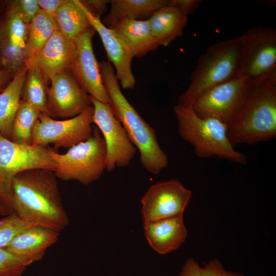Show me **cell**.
<instances>
[{
    "mask_svg": "<svg viewBox=\"0 0 276 276\" xmlns=\"http://www.w3.org/2000/svg\"><path fill=\"white\" fill-rule=\"evenodd\" d=\"M27 74L21 100L41 113L49 116L47 107V85L40 71L33 66H26Z\"/></svg>",
    "mask_w": 276,
    "mask_h": 276,
    "instance_id": "27",
    "label": "cell"
},
{
    "mask_svg": "<svg viewBox=\"0 0 276 276\" xmlns=\"http://www.w3.org/2000/svg\"><path fill=\"white\" fill-rule=\"evenodd\" d=\"M58 29L55 18L40 10L29 25L24 50V64L38 54Z\"/></svg>",
    "mask_w": 276,
    "mask_h": 276,
    "instance_id": "25",
    "label": "cell"
},
{
    "mask_svg": "<svg viewBox=\"0 0 276 276\" xmlns=\"http://www.w3.org/2000/svg\"><path fill=\"white\" fill-rule=\"evenodd\" d=\"M249 86L241 74L210 89L191 106L199 117L216 118L227 125L240 108Z\"/></svg>",
    "mask_w": 276,
    "mask_h": 276,
    "instance_id": "11",
    "label": "cell"
},
{
    "mask_svg": "<svg viewBox=\"0 0 276 276\" xmlns=\"http://www.w3.org/2000/svg\"><path fill=\"white\" fill-rule=\"evenodd\" d=\"M28 265L6 248H0V276H22Z\"/></svg>",
    "mask_w": 276,
    "mask_h": 276,
    "instance_id": "29",
    "label": "cell"
},
{
    "mask_svg": "<svg viewBox=\"0 0 276 276\" xmlns=\"http://www.w3.org/2000/svg\"><path fill=\"white\" fill-rule=\"evenodd\" d=\"M201 268L198 263L190 258L183 266L179 276H201Z\"/></svg>",
    "mask_w": 276,
    "mask_h": 276,
    "instance_id": "35",
    "label": "cell"
},
{
    "mask_svg": "<svg viewBox=\"0 0 276 276\" xmlns=\"http://www.w3.org/2000/svg\"><path fill=\"white\" fill-rule=\"evenodd\" d=\"M91 97L94 107L93 123L104 139L106 148V170L128 166L137 152L120 122L114 116L110 104Z\"/></svg>",
    "mask_w": 276,
    "mask_h": 276,
    "instance_id": "10",
    "label": "cell"
},
{
    "mask_svg": "<svg viewBox=\"0 0 276 276\" xmlns=\"http://www.w3.org/2000/svg\"><path fill=\"white\" fill-rule=\"evenodd\" d=\"M168 0H110V10L102 22L112 29L124 20L148 19L159 9L166 6Z\"/></svg>",
    "mask_w": 276,
    "mask_h": 276,
    "instance_id": "21",
    "label": "cell"
},
{
    "mask_svg": "<svg viewBox=\"0 0 276 276\" xmlns=\"http://www.w3.org/2000/svg\"><path fill=\"white\" fill-rule=\"evenodd\" d=\"M144 226L145 236L150 245L161 255L178 248L187 236L183 214L150 222Z\"/></svg>",
    "mask_w": 276,
    "mask_h": 276,
    "instance_id": "19",
    "label": "cell"
},
{
    "mask_svg": "<svg viewBox=\"0 0 276 276\" xmlns=\"http://www.w3.org/2000/svg\"><path fill=\"white\" fill-rule=\"evenodd\" d=\"M11 213L10 211L6 208L4 205L0 203V215L4 216H6Z\"/></svg>",
    "mask_w": 276,
    "mask_h": 276,
    "instance_id": "37",
    "label": "cell"
},
{
    "mask_svg": "<svg viewBox=\"0 0 276 276\" xmlns=\"http://www.w3.org/2000/svg\"><path fill=\"white\" fill-rule=\"evenodd\" d=\"M27 71L28 68L24 64L0 93V134L8 139L21 100Z\"/></svg>",
    "mask_w": 276,
    "mask_h": 276,
    "instance_id": "23",
    "label": "cell"
},
{
    "mask_svg": "<svg viewBox=\"0 0 276 276\" xmlns=\"http://www.w3.org/2000/svg\"><path fill=\"white\" fill-rule=\"evenodd\" d=\"M192 195L191 191L177 179L152 185L141 200L144 224L183 214Z\"/></svg>",
    "mask_w": 276,
    "mask_h": 276,
    "instance_id": "13",
    "label": "cell"
},
{
    "mask_svg": "<svg viewBox=\"0 0 276 276\" xmlns=\"http://www.w3.org/2000/svg\"><path fill=\"white\" fill-rule=\"evenodd\" d=\"M5 4L6 9L15 13L29 25L41 10L38 0H12Z\"/></svg>",
    "mask_w": 276,
    "mask_h": 276,
    "instance_id": "30",
    "label": "cell"
},
{
    "mask_svg": "<svg viewBox=\"0 0 276 276\" xmlns=\"http://www.w3.org/2000/svg\"><path fill=\"white\" fill-rule=\"evenodd\" d=\"M14 76V74L6 68L0 69V93L8 85Z\"/></svg>",
    "mask_w": 276,
    "mask_h": 276,
    "instance_id": "36",
    "label": "cell"
},
{
    "mask_svg": "<svg viewBox=\"0 0 276 276\" xmlns=\"http://www.w3.org/2000/svg\"><path fill=\"white\" fill-rule=\"evenodd\" d=\"M179 134L192 145L200 158L212 156L244 165L245 155L234 149L227 134V125L214 118L198 116L191 106L177 104L174 108Z\"/></svg>",
    "mask_w": 276,
    "mask_h": 276,
    "instance_id": "5",
    "label": "cell"
},
{
    "mask_svg": "<svg viewBox=\"0 0 276 276\" xmlns=\"http://www.w3.org/2000/svg\"><path fill=\"white\" fill-rule=\"evenodd\" d=\"M84 7L91 26L98 33L107 57L114 65L117 78L122 87L134 88L135 79L131 70L133 57L113 30L106 27L100 18L93 15Z\"/></svg>",
    "mask_w": 276,
    "mask_h": 276,
    "instance_id": "16",
    "label": "cell"
},
{
    "mask_svg": "<svg viewBox=\"0 0 276 276\" xmlns=\"http://www.w3.org/2000/svg\"><path fill=\"white\" fill-rule=\"evenodd\" d=\"M202 3L201 0H168L167 6L172 7L188 17Z\"/></svg>",
    "mask_w": 276,
    "mask_h": 276,
    "instance_id": "32",
    "label": "cell"
},
{
    "mask_svg": "<svg viewBox=\"0 0 276 276\" xmlns=\"http://www.w3.org/2000/svg\"><path fill=\"white\" fill-rule=\"evenodd\" d=\"M56 164L54 171L62 180H76L87 185L98 179L106 166V148L99 129L93 128L91 136L60 154L52 150Z\"/></svg>",
    "mask_w": 276,
    "mask_h": 276,
    "instance_id": "6",
    "label": "cell"
},
{
    "mask_svg": "<svg viewBox=\"0 0 276 276\" xmlns=\"http://www.w3.org/2000/svg\"><path fill=\"white\" fill-rule=\"evenodd\" d=\"M54 18L58 30L71 41L91 27L81 0H67Z\"/></svg>",
    "mask_w": 276,
    "mask_h": 276,
    "instance_id": "24",
    "label": "cell"
},
{
    "mask_svg": "<svg viewBox=\"0 0 276 276\" xmlns=\"http://www.w3.org/2000/svg\"><path fill=\"white\" fill-rule=\"evenodd\" d=\"M29 25L18 15L8 9L0 20V56L4 68L14 75L24 64Z\"/></svg>",
    "mask_w": 276,
    "mask_h": 276,
    "instance_id": "15",
    "label": "cell"
},
{
    "mask_svg": "<svg viewBox=\"0 0 276 276\" xmlns=\"http://www.w3.org/2000/svg\"><path fill=\"white\" fill-rule=\"evenodd\" d=\"M4 62L2 58L0 56V69L4 68Z\"/></svg>",
    "mask_w": 276,
    "mask_h": 276,
    "instance_id": "38",
    "label": "cell"
},
{
    "mask_svg": "<svg viewBox=\"0 0 276 276\" xmlns=\"http://www.w3.org/2000/svg\"><path fill=\"white\" fill-rule=\"evenodd\" d=\"M201 276H244L239 272H234L226 270L221 263L216 259L205 264L204 267H201Z\"/></svg>",
    "mask_w": 276,
    "mask_h": 276,
    "instance_id": "31",
    "label": "cell"
},
{
    "mask_svg": "<svg viewBox=\"0 0 276 276\" xmlns=\"http://www.w3.org/2000/svg\"><path fill=\"white\" fill-rule=\"evenodd\" d=\"M94 107L91 105L79 115L56 120L41 113L33 129L32 145L70 148L89 138L93 133Z\"/></svg>",
    "mask_w": 276,
    "mask_h": 276,
    "instance_id": "9",
    "label": "cell"
},
{
    "mask_svg": "<svg viewBox=\"0 0 276 276\" xmlns=\"http://www.w3.org/2000/svg\"><path fill=\"white\" fill-rule=\"evenodd\" d=\"M13 213L22 220L61 232L69 224L57 177L47 169H28L18 173L11 184Z\"/></svg>",
    "mask_w": 276,
    "mask_h": 276,
    "instance_id": "1",
    "label": "cell"
},
{
    "mask_svg": "<svg viewBox=\"0 0 276 276\" xmlns=\"http://www.w3.org/2000/svg\"><path fill=\"white\" fill-rule=\"evenodd\" d=\"M87 10L94 16L100 18L105 12L109 0H81Z\"/></svg>",
    "mask_w": 276,
    "mask_h": 276,
    "instance_id": "33",
    "label": "cell"
},
{
    "mask_svg": "<svg viewBox=\"0 0 276 276\" xmlns=\"http://www.w3.org/2000/svg\"><path fill=\"white\" fill-rule=\"evenodd\" d=\"M243 51L241 75L249 84L276 75V31L258 26L239 36Z\"/></svg>",
    "mask_w": 276,
    "mask_h": 276,
    "instance_id": "8",
    "label": "cell"
},
{
    "mask_svg": "<svg viewBox=\"0 0 276 276\" xmlns=\"http://www.w3.org/2000/svg\"><path fill=\"white\" fill-rule=\"evenodd\" d=\"M73 48V41L67 39L58 29L38 54L25 64L37 68L48 86L54 76L70 70Z\"/></svg>",
    "mask_w": 276,
    "mask_h": 276,
    "instance_id": "17",
    "label": "cell"
},
{
    "mask_svg": "<svg viewBox=\"0 0 276 276\" xmlns=\"http://www.w3.org/2000/svg\"><path fill=\"white\" fill-rule=\"evenodd\" d=\"M95 33L91 27L73 40L70 70L87 94L101 102L110 104V98L104 84L99 63L93 50L92 39Z\"/></svg>",
    "mask_w": 276,
    "mask_h": 276,
    "instance_id": "12",
    "label": "cell"
},
{
    "mask_svg": "<svg viewBox=\"0 0 276 276\" xmlns=\"http://www.w3.org/2000/svg\"><path fill=\"white\" fill-rule=\"evenodd\" d=\"M41 113L21 100L13 120L9 139L20 145H32L34 124Z\"/></svg>",
    "mask_w": 276,
    "mask_h": 276,
    "instance_id": "26",
    "label": "cell"
},
{
    "mask_svg": "<svg viewBox=\"0 0 276 276\" xmlns=\"http://www.w3.org/2000/svg\"><path fill=\"white\" fill-rule=\"evenodd\" d=\"M33 225L14 213L0 219V248L6 247L19 233Z\"/></svg>",
    "mask_w": 276,
    "mask_h": 276,
    "instance_id": "28",
    "label": "cell"
},
{
    "mask_svg": "<svg viewBox=\"0 0 276 276\" xmlns=\"http://www.w3.org/2000/svg\"><path fill=\"white\" fill-rule=\"evenodd\" d=\"M48 146L15 143L0 134V203L12 213L11 184L18 173L31 169L53 171L56 164Z\"/></svg>",
    "mask_w": 276,
    "mask_h": 276,
    "instance_id": "7",
    "label": "cell"
},
{
    "mask_svg": "<svg viewBox=\"0 0 276 276\" xmlns=\"http://www.w3.org/2000/svg\"><path fill=\"white\" fill-rule=\"evenodd\" d=\"M243 61V46L239 36L209 46L198 58L190 85L179 96L178 104L192 106L210 89L241 75Z\"/></svg>",
    "mask_w": 276,
    "mask_h": 276,
    "instance_id": "4",
    "label": "cell"
},
{
    "mask_svg": "<svg viewBox=\"0 0 276 276\" xmlns=\"http://www.w3.org/2000/svg\"><path fill=\"white\" fill-rule=\"evenodd\" d=\"M102 80L110 98V105L128 137L140 153L142 166L158 174L168 166V157L158 143L155 130L140 115L122 93L114 69L108 61L99 62Z\"/></svg>",
    "mask_w": 276,
    "mask_h": 276,
    "instance_id": "3",
    "label": "cell"
},
{
    "mask_svg": "<svg viewBox=\"0 0 276 276\" xmlns=\"http://www.w3.org/2000/svg\"><path fill=\"white\" fill-rule=\"evenodd\" d=\"M60 232L33 225L19 233L5 248L29 266L41 260L48 248L58 239Z\"/></svg>",
    "mask_w": 276,
    "mask_h": 276,
    "instance_id": "18",
    "label": "cell"
},
{
    "mask_svg": "<svg viewBox=\"0 0 276 276\" xmlns=\"http://www.w3.org/2000/svg\"><path fill=\"white\" fill-rule=\"evenodd\" d=\"M227 127L234 147L275 138L276 75L249 84L240 108Z\"/></svg>",
    "mask_w": 276,
    "mask_h": 276,
    "instance_id": "2",
    "label": "cell"
},
{
    "mask_svg": "<svg viewBox=\"0 0 276 276\" xmlns=\"http://www.w3.org/2000/svg\"><path fill=\"white\" fill-rule=\"evenodd\" d=\"M148 20L153 37L159 46L165 47L182 35L188 22L187 17L167 5L155 11Z\"/></svg>",
    "mask_w": 276,
    "mask_h": 276,
    "instance_id": "22",
    "label": "cell"
},
{
    "mask_svg": "<svg viewBox=\"0 0 276 276\" xmlns=\"http://www.w3.org/2000/svg\"><path fill=\"white\" fill-rule=\"evenodd\" d=\"M50 84V87L47 89L50 117L72 118L92 105L90 96L80 86L70 70L54 76Z\"/></svg>",
    "mask_w": 276,
    "mask_h": 276,
    "instance_id": "14",
    "label": "cell"
},
{
    "mask_svg": "<svg viewBox=\"0 0 276 276\" xmlns=\"http://www.w3.org/2000/svg\"><path fill=\"white\" fill-rule=\"evenodd\" d=\"M112 30L133 57H143L159 47L152 35L148 19L124 20Z\"/></svg>",
    "mask_w": 276,
    "mask_h": 276,
    "instance_id": "20",
    "label": "cell"
},
{
    "mask_svg": "<svg viewBox=\"0 0 276 276\" xmlns=\"http://www.w3.org/2000/svg\"><path fill=\"white\" fill-rule=\"evenodd\" d=\"M67 0H38V3L41 10L43 11L53 17Z\"/></svg>",
    "mask_w": 276,
    "mask_h": 276,
    "instance_id": "34",
    "label": "cell"
}]
</instances>
